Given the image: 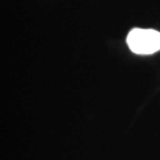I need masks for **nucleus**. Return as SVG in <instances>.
I'll return each instance as SVG.
<instances>
[{
  "mask_svg": "<svg viewBox=\"0 0 160 160\" xmlns=\"http://www.w3.org/2000/svg\"><path fill=\"white\" fill-rule=\"evenodd\" d=\"M126 42L133 53L150 55L160 50V32L155 29L133 28L128 33Z\"/></svg>",
  "mask_w": 160,
  "mask_h": 160,
  "instance_id": "1",
  "label": "nucleus"
}]
</instances>
